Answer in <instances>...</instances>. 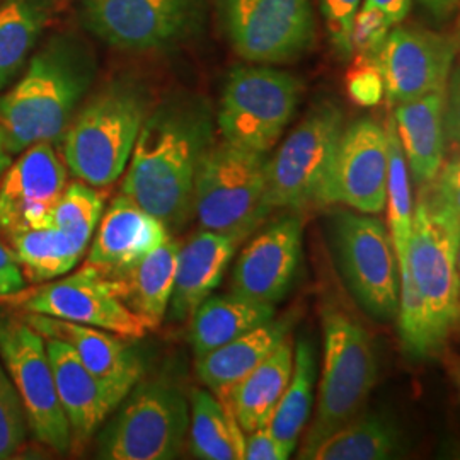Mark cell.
Instances as JSON below:
<instances>
[{"mask_svg": "<svg viewBox=\"0 0 460 460\" xmlns=\"http://www.w3.org/2000/svg\"><path fill=\"white\" fill-rule=\"evenodd\" d=\"M214 146V110L199 94H176L147 118L133 146L123 195L159 218L165 229H181L193 214L198 169Z\"/></svg>", "mask_w": 460, "mask_h": 460, "instance_id": "obj_1", "label": "cell"}, {"mask_svg": "<svg viewBox=\"0 0 460 460\" xmlns=\"http://www.w3.org/2000/svg\"><path fill=\"white\" fill-rule=\"evenodd\" d=\"M94 74V57L79 40H49L30 60L24 75L0 98V127L9 152L62 140Z\"/></svg>", "mask_w": 460, "mask_h": 460, "instance_id": "obj_2", "label": "cell"}, {"mask_svg": "<svg viewBox=\"0 0 460 460\" xmlns=\"http://www.w3.org/2000/svg\"><path fill=\"white\" fill-rule=\"evenodd\" d=\"M459 181L456 157L444 163L435 180L421 184L408 244V266L440 346L459 321Z\"/></svg>", "mask_w": 460, "mask_h": 460, "instance_id": "obj_3", "label": "cell"}, {"mask_svg": "<svg viewBox=\"0 0 460 460\" xmlns=\"http://www.w3.org/2000/svg\"><path fill=\"white\" fill-rule=\"evenodd\" d=\"M148 111L150 99L140 84L116 81L99 91L62 137L66 167L94 188L118 181Z\"/></svg>", "mask_w": 460, "mask_h": 460, "instance_id": "obj_4", "label": "cell"}, {"mask_svg": "<svg viewBox=\"0 0 460 460\" xmlns=\"http://www.w3.org/2000/svg\"><path fill=\"white\" fill-rule=\"evenodd\" d=\"M268 155L222 140L207 152L193 190V214L203 230L239 243L268 215Z\"/></svg>", "mask_w": 460, "mask_h": 460, "instance_id": "obj_5", "label": "cell"}, {"mask_svg": "<svg viewBox=\"0 0 460 460\" xmlns=\"http://www.w3.org/2000/svg\"><path fill=\"white\" fill-rule=\"evenodd\" d=\"M324 360L317 395V412L300 454L360 414L377 384L374 343L358 321L328 305L323 313Z\"/></svg>", "mask_w": 460, "mask_h": 460, "instance_id": "obj_6", "label": "cell"}, {"mask_svg": "<svg viewBox=\"0 0 460 460\" xmlns=\"http://www.w3.org/2000/svg\"><path fill=\"white\" fill-rule=\"evenodd\" d=\"M304 93L302 81L264 64L234 66L226 81L217 125L224 140L268 154L290 125Z\"/></svg>", "mask_w": 460, "mask_h": 460, "instance_id": "obj_7", "label": "cell"}, {"mask_svg": "<svg viewBox=\"0 0 460 460\" xmlns=\"http://www.w3.org/2000/svg\"><path fill=\"white\" fill-rule=\"evenodd\" d=\"M345 127V115L336 102L314 104L279 146L277 155L268 159L264 193L268 214L275 208L300 210L319 203Z\"/></svg>", "mask_w": 460, "mask_h": 460, "instance_id": "obj_8", "label": "cell"}, {"mask_svg": "<svg viewBox=\"0 0 460 460\" xmlns=\"http://www.w3.org/2000/svg\"><path fill=\"white\" fill-rule=\"evenodd\" d=\"M125 399L123 408L99 435V459L178 457L190 428L181 391L167 380H152L135 385Z\"/></svg>", "mask_w": 460, "mask_h": 460, "instance_id": "obj_9", "label": "cell"}, {"mask_svg": "<svg viewBox=\"0 0 460 460\" xmlns=\"http://www.w3.org/2000/svg\"><path fill=\"white\" fill-rule=\"evenodd\" d=\"M215 7L230 47L249 64H290L315 43L313 0H215Z\"/></svg>", "mask_w": 460, "mask_h": 460, "instance_id": "obj_10", "label": "cell"}, {"mask_svg": "<svg viewBox=\"0 0 460 460\" xmlns=\"http://www.w3.org/2000/svg\"><path fill=\"white\" fill-rule=\"evenodd\" d=\"M84 24L106 45L128 51L171 49L195 38L207 0H85Z\"/></svg>", "mask_w": 460, "mask_h": 460, "instance_id": "obj_11", "label": "cell"}, {"mask_svg": "<svg viewBox=\"0 0 460 460\" xmlns=\"http://www.w3.org/2000/svg\"><path fill=\"white\" fill-rule=\"evenodd\" d=\"M4 300L22 313L111 331L123 338H142L148 331L147 324L125 304L119 281L104 277L87 263L70 277L22 288Z\"/></svg>", "mask_w": 460, "mask_h": 460, "instance_id": "obj_12", "label": "cell"}, {"mask_svg": "<svg viewBox=\"0 0 460 460\" xmlns=\"http://www.w3.org/2000/svg\"><path fill=\"white\" fill-rule=\"evenodd\" d=\"M0 360L21 397L34 438L60 454L68 452L72 435L57 394L45 338L24 319L2 315Z\"/></svg>", "mask_w": 460, "mask_h": 460, "instance_id": "obj_13", "label": "cell"}, {"mask_svg": "<svg viewBox=\"0 0 460 460\" xmlns=\"http://www.w3.org/2000/svg\"><path fill=\"white\" fill-rule=\"evenodd\" d=\"M332 222L338 261L351 296L374 319H394L399 307V264L391 234L368 214L341 212Z\"/></svg>", "mask_w": 460, "mask_h": 460, "instance_id": "obj_14", "label": "cell"}, {"mask_svg": "<svg viewBox=\"0 0 460 460\" xmlns=\"http://www.w3.org/2000/svg\"><path fill=\"white\" fill-rule=\"evenodd\" d=\"M387 201V135L365 116L345 127L319 205L341 203L360 214H380Z\"/></svg>", "mask_w": 460, "mask_h": 460, "instance_id": "obj_15", "label": "cell"}, {"mask_svg": "<svg viewBox=\"0 0 460 460\" xmlns=\"http://www.w3.org/2000/svg\"><path fill=\"white\" fill-rule=\"evenodd\" d=\"M457 45L448 34L394 26L370 64L377 68L384 96L393 104L445 91Z\"/></svg>", "mask_w": 460, "mask_h": 460, "instance_id": "obj_16", "label": "cell"}, {"mask_svg": "<svg viewBox=\"0 0 460 460\" xmlns=\"http://www.w3.org/2000/svg\"><path fill=\"white\" fill-rule=\"evenodd\" d=\"M0 178V230H17L49 224V215L66 186V164L49 142H36Z\"/></svg>", "mask_w": 460, "mask_h": 460, "instance_id": "obj_17", "label": "cell"}, {"mask_svg": "<svg viewBox=\"0 0 460 460\" xmlns=\"http://www.w3.org/2000/svg\"><path fill=\"white\" fill-rule=\"evenodd\" d=\"M22 319L41 336L66 341L115 408L130 394L144 374L140 357L119 334L40 314H26Z\"/></svg>", "mask_w": 460, "mask_h": 460, "instance_id": "obj_18", "label": "cell"}, {"mask_svg": "<svg viewBox=\"0 0 460 460\" xmlns=\"http://www.w3.org/2000/svg\"><path fill=\"white\" fill-rule=\"evenodd\" d=\"M302 260V220L279 217L241 252L234 268V294L260 304H277L287 296Z\"/></svg>", "mask_w": 460, "mask_h": 460, "instance_id": "obj_19", "label": "cell"}, {"mask_svg": "<svg viewBox=\"0 0 460 460\" xmlns=\"http://www.w3.org/2000/svg\"><path fill=\"white\" fill-rule=\"evenodd\" d=\"M169 239V230L132 198L121 193L99 220L87 264L108 279H123L152 249Z\"/></svg>", "mask_w": 460, "mask_h": 460, "instance_id": "obj_20", "label": "cell"}, {"mask_svg": "<svg viewBox=\"0 0 460 460\" xmlns=\"http://www.w3.org/2000/svg\"><path fill=\"white\" fill-rule=\"evenodd\" d=\"M239 241L210 230H201L178 251L172 294L167 307L171 321L191 319L198 307L220 285Z\"/></svg>", "mask_w": 460, "mask_h": 460, "instance_id": "obj_21", "label": "cell"}, {"mask_svg": "<svg viewBox=\"0 0 460 460\" xmlns=\"http://www.w3.org/2000/svg\"><path fill=\"white\" fill-rule=\"evenodd\" d=\"M393 119L414 181L427 184L435 180L445 163L452 127L445 91L395 104Z\"/></svg>", "mask_w": 460, "mask_h": 460, "instance_id": "obj_22", "label": "cell"}, {"mask_svg": "<svg viewBox=\"0 0 460 460\" xmlns=\"http://www.w3.org/2000/svg\"><path fill=\"white\" fill-rule=\"evenodd\" d=\"M45 345L58 401L70 427L72 444H83L116 408L66 341L45 338Z\"/></svg>", "mask_w": 460, "mask_h": 460, "instance_id": "obj_23", "label": "cell"}, {"mask_svg": "<svg viewBox=\"0 0 460 460\" xmlns=\"http://www.w3.org/2000/svg\"><path fill=\"white\" fill-rule=\"evenodd\" d=\"M290 326V317H273L258 328L232 340L227 345L199 357L197 362L198 377L217 399L227 404L234 387L288 336Z\"/></svg>", "mask_w": 460, "mask_h": 460, "instance_id": "obj_24", "label": "cell"}, {"mask_svg": "<svg viewBox=\"0 0 460 460\" xmlns=\"http://www.w3.org/2000/svg\"><path fill=\"white\" fill-rule=\"evenodd\" d=\"M294 368V346L285 338L230 393L229 404L244 433L268 427Z\"/></svg>", "mask_w": 460, "mask_h": 460, "instance_id": "obj_25", "label": "cell"}, {"mask_svg": "<svg viewBox=\"0 0 460 460\" xmlns=\"http://www.w3.org/2000/svg\"><path fill=\"white\" fill-rule=\"evenodd\" d=\"M275 317V307L244 296H208L191 315L190 340L197 358L227 345Z\"/></svg>", "mask_w": 460, "mask_h": 460, "instance_id": "obj_26", "label": "cell"}, {"mask_svg": "<svg viewBox=\"0 0 460 460\" xmlns=\"http://www.w3.org/2000/svg\"><path fill=\"white\" fill-rule=\"evenodd\" d=\"M180 244L171 237L130 270L123 279L121 296L148 329L161 326L172 294Z\"/></svg>", "mask_w": 460, "mask_h": 460, "instance_id": "obj_27", "label": "cell"}, {"mask_svg": "<svg viewBox=\"0 0 460 460\" xmlns=\"http://www.w3.org/2000/svg\"><path fill=\"white\" fill-rule=\"evenodd\" d=\"M399 429L382 414H357L319 444L300 454L305 460H384L401 452Z\"/></svg>", "mask_w": 460, "mask_h": 460, "instance_id": "obj_28", "label": "cell"}, {"mask_svg": "<svg viewBox=\"0 0 460 460\" xmlns=\"http://www.w3.org/2000/svg\"><path fill=\"white\" fill-rule=\"evenodd\" d=\"M191 450L203 460H243L246 435L229 404L195 389L191 394Z\"/></svg>", "mask_w": 460, "mask_h": 460, "instance_id": "obj_29", "label": "cell"}, {"mask_svg": "<svg viewBox=\"0 0 460 460\" xmlns=\"http://www.w3.org/2000/svg\"><path fill=\"white\" fill-rule=\"evenodd\" d=\"M9 239L22 275L33 283L64 277L84 254L62 230L51 224L17 230L9 234Z\"/></svg>", "mask_w": 460, "mask_h": 460, "instance_id": "obj_30", "label": "cell"}, {"mask_svg": "<svg viewBox=\"0 0 460 460\" xmlns=\"http://www.w3.org/2000/svg\"><path fill=\"white\" fill-rule=\"evenodd\" d=\"M49 11V0H4L0 5V89L24 66Z\"/></svg>", "mask_w": 460, "mask_h": 460, "instance_id": "obj_31", "label": "cell"}, {"mask_svg": "<svg viewBox=\"0 0 460 460\" xmlns=\"http://www.w3.org/2000/svg\"><path fill=\"white\" fill-rule=\"evenodd\" d=\"M315 355L313 343L300 338L294 355L290 382L279 399V406L268 428L285 442L296 444L305 427L314 401Z\"/></svg>", "mask_w": 460, "mask_h": 460, "instance_id": "obj_32", "label": "cell"}, {"mask_svg": "<svg viewBox=\"0 0 460 460\" xmlns=\"http://www.w3.org/2000/svg\"><path fill=\"white\" fill-rule=\"evenodd\" d=\"M387 135V210L391 241L397 264L408 261V244L411 235L412 198L410 169L401 147L394 119L385 127Z\"/></svg>", "mask_w": 460, "mask_h": 460, "instance_id": "obj_33", "label": "cell"}, {"mask_svg": "<svg viewBox=\"0 0 460 460\" xmlns=\"http://www.w3.org/2000/svg\"><path fill=\"white\" fill-rule=\"evenodd\" d=\"M104 199L85 182L66 184L49 215V224L62 230L66 237L79 247L87 249L102 214Z\"/></svg>", "mask_w": 460, "mask_h": 460, "instance_id": "obj_34", "label": "cell"}, {"mask_svg": "<svg viewBox=\"0 0 460 460\" xmlns=\"http://www.w3.org/2000/svg\"><path fill=\"white\" fill-rule=\"evenodd\" d=\"M399 334L404 349L411 358H427L438 351L442 346L437 341L431 328L427 304L420 294L408 261L399 263Z\"/></svg>", "mask_w": 460, "mask_h": 460, "instance_id": "obj_35", "label": "cell"}, {"mask_svg": "<svg viewBox=\"0 0 460 460\" xmlns=\"http://www.w3.org/2000/svg\"><path fill=\"white\" fill-rule=\"evenodd\" d=\"M28 421L16 387L0 360V460L11 459L26 442Z\"/></svg>", "mask_w": 460, "mask_h": 460, "instance_id": "obj_36", "label": "cell"}, {"mask_svg": "<svg viewBox=\"0 0 460 460\" xmlns=\"http://www.w3.org/2000/svg\"><path fill=\"white\" fill-rule=\"evenodd\" d=\"M393 28L394 26L380 11L360 2L351 31L353 55H360V58L370 62L377 55L378 49L384 45L387 34Z\"/></svg>", "mask_w": 460, "mask_h": 460, "instance_id": "obj_37", "label": "cell"}, {"mask_svg": "<svg viewBox=\"0 0 460 460\" xmlns=\"http://www.w3.org/2000/svg\"><path fill=\"white\" fill-rule=\"evenodd\" d=\"M362 0H319V9L326 22L329 41L341 58H351L353 21Z\"/></svg>", "mask_w": 460, "mask_h": 460, "instance_id": "obj_38", "label": "cell"}, {"mask_svg": "<svg viewBox=\"0 0 460 460\" xmlns=\"http://www.w3.org/2000/svg\"><path fill=\"white\" fill-rule=\"evenodd\" d=\"M296 450V444L279 438L268 427L247 433L244 440L246 460H287Z\"/></svg>", "mask_w": 460, "mask_h": 460, "instance_id": "obj_39", "label": "cell"}, {"mask_svg": "<svg viewBox=\"0 0 460 460\" xmlns=\"http://www.w3.org/2000/svg\"><path fill=\"white\" fill-rule=\"evenodd\" d=\"M348 91L353 101H357L362 106H374L384 96V84L380 79L377 68L370 62L367 66L355 70L349 75Z\"/></svg>", "mask_w": 460, "mask_h": 460, "instance_id": "obj_40", "label": "cell"}, {"mask_svg": "<svg viewBox=\"0 0 460 460\" xmlns=\"http://www.w3.org/2000/svg\"><path fill=\"white\" fill-rule=\"evenodd\" d=\"M26 288V279L14 252L0 241V296H14Z\"/></svg>", "mask_w": 460, "mask_h": 460, "instance_id": "obj_41", "label": "cell"}, {"mask_svg": "<svg viewBox=\"0 0 460 460\" xmlns=\"http://www.w3.org/2000/svg\"><path fill=\"white\" fill-rule=\"evenodd\" d=\"M363 4L376 7L387 21L397 26L401 24L411 11L412 0H362Z\"/></svg>", "mask_w": 460, "mask_h": 460, "instance_id": "obj_42", "label": "cell"}, {"mask_svg": "<svg viewBox=\"0 0 460 460\" xmlns=\"http://www.w3.org/2000/svg\"><path fill=\"white\" fill-rule=\"evenodd\" d=\"M418 4L437 21H445L452 16L459 5V0H418Z\"/></svg>", "mask_w": 460, "mask_h": 460, "instance_id": "obj_43", "label": "cell"}, {"mask_svg": "<svg viewBox=\"0 0 460 460\" xmlns=\"http://www.w3.org/2000/svg\"><path fill=\"white\" fill-rule=\"evenodd\" d=\"M11 155H13V154L9 152V147H7L5 133H4L2 127H0V178H2V174L5 172V169L13 163Z\"/></svg>", "mask_w": 460, "mask_h": 460, "instance_id": "obj_44", "label": "cell"}]
</instances>
